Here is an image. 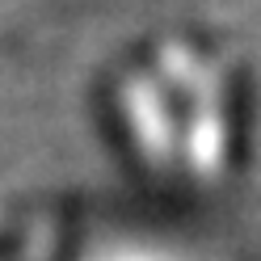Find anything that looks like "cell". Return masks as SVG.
<instances>
[{"label": "cell", "instance_id": "cell-1", "mask_svg": "<svg viewBox=\"0 0 261 261\" xmlns=\"http://www.w3.org/2000/svg\"><path fill=\"white\" fill-rule=\"evenodd\" d=\"M101 118L148 186L181 198L223 194L249 165V68L198 25H160L106 72Z\"/></svg>", "mask_w": 261, "mask_h": 261}, {"label": "cell", "instance_id": "cell-2", "mask_svg": "<svg viewBox=\"0 0 261 261\" xmlns=\"http://www.w3.org/2000/svg\"><path fill=\"white\" fill-rule=\"evenodd\" d=\"M59 261H198V253L169 240V236L110 227V232H97L89 240H80L68 257L59 253Z\"/></svg>", "mask_w": 261, "mask_h": 261}, {"label": "cell", "instance_id": "cell-3", "mask_svg": "<svg viewBox=\"0 0 261 261\" xmlns=\"http://www.w3.org/2000/svg\"><path fill=\"white\" fill-rule=\"evenodd\" d=\"M0 261H59V253L38 240H9L0 244Z\"/></svg>", "mask_w": 261, "mask_h": 261}]
</instances>
